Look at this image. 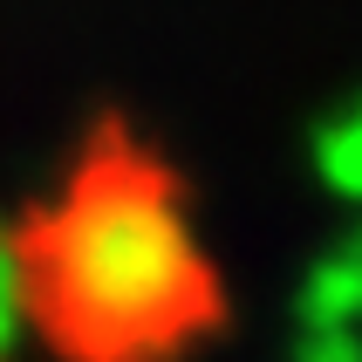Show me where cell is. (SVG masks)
I'll use <instances>...</instances> for the list:
<instances>
[{
	"label": "cell",
	"instance_id": "obj_3",
	"mask_svg": "<svg viewBox=\"0 0 362 362\" xmlns=\"http://www.w3.org/2000/svg\"><path fill=\"white\" fill-rule=\"evenodd\" d=\"M315 178L335 192V199L362 205V89L342 96L315 130Z\"/></svg>",
	"mask_w": 362,
	"mask_h": 362
},
{
	"label": "cell",
	"instance_id": "obj_5",
	"mask_svg": "<svg viewBox=\"0 0 362 362\" xmlns=\"http://www.w3.org/2000/svg\"><path fill=\"white\" fill-rule=\"evenodd\" d=\"M0 294H21V260L7 246V233H0Z\"/></svg>",
	"mask_w": 362,
	"mask_h": 362
},
{
	"label": "cell",
	"instance_id": "obj_2",
	"mask_svg": "<svg viewBox=\"0 0 362 362\" xmlns=\"http://www.w3.org/2000/svg\"><path fill=\"white\" fill-rule=\"evenodd\" d=\"M301 328H362V226L308 267Z\"/></svg>",
	"mask_w": 362,
	"mask_h": 362
},
{
	"label": "cell",
	"instance_id": "obj_4",
	"mask_svg": "<svg viewBox=\"0 0 362 362\" xmlns=\"http://www.w3.org/2000/svg\"><path fill=\"white\" fill-rule=\"evenodd\" d=\"M294 362H362V328H301Z\"/></svg>",
	"mask_w": 362,
	"mask_h": 362
},
{
	"label": "cell",
	"instance_id": "obj_1",
	"mask_svg": "<svg viewBox=\"0 0 362 362\" xmlns=\"http://www.w3.org/2000/svg\"><path fill=\"white\" fill-rule=\"evenodd\" d=\"M41 281L55 294L48 308L62 315V342L117 362L178 328L199 260L164 185L117 164L103 178H82L55 212Z\"/></svg>",
	"mask_w": 362,
	"mask_h": 362
}]
</instances>
